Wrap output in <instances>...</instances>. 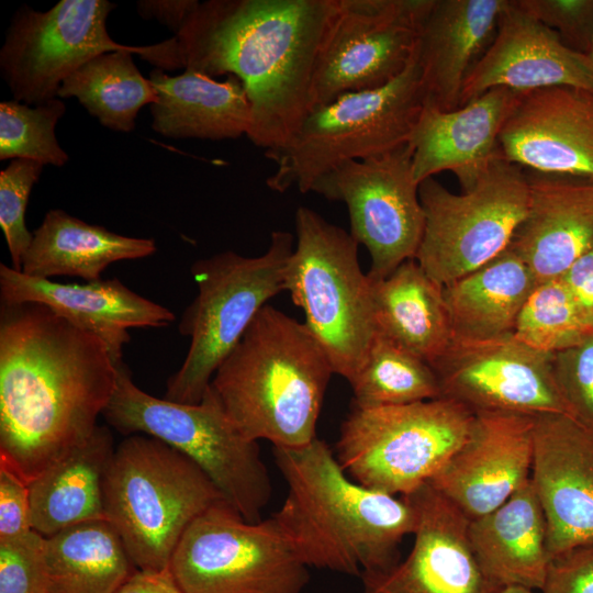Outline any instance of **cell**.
<instances>
[{"label": "cell", "mask_w": 593, "mask_h": 593, "mask_svg": "<svg viewBox=\"0 0 593 593\" xmlns=\"http://www.w3.org/2000/svg\"><path fill=\"white\" fill-rule=\"evenodd\" d=\"M107 345L49 307L0 305V462L27 484L85 444L109 404Z\"/></svg>", "instance_id": "1"}, {"label": "cell", "mask_w": 593, "mask_h": 593, "mask_svg": "<svg viewBox=\"0 0 593 593\" xmlns=\"http://www.w3.org/2000/svg\"><path fill=\"white\" fill-rule=\"evenodd\" d=\"M337 0H206L177 35L181 66L237 77L250 104L247 138L282 148L312 110L311 83Z\"/></svg>", "instance_id": "2"}, {"label": "cell", "mask_w": 593, "mask_h": 593, "mask_svg": "<svg viewBox=\"0 0 593 593\" xmlns=\"http://www.w3.org/2000/svg\"><path fill=\"white\" fill-rule=\"evenodd\" d=\"M273 455L288 484L273 517L307 567L362 577L399 562L398 547L417 518L405 497L348 479L317 437L298 448L273 447Z\"/></svg>", "instance_id": "3"}, {"label": "cell", "mask_w": 593, "mask_h": 593, "mask_svg": "<svg viewBox=\"0 0 593 593\" xmlns=\"http://www.w3.org/2000/svg\"><path fill=\"white\" fill-rule=\"evenodd\" d=\"M329 359L305 323L267 304L215 371L211 387L250 440L298 448L316 438Z\"/></svg>", "instance_id": "4"}, {"label": "cell", "mask_w": 593, "mask_h": 593, "mask_svg": "<svg viewBox=\"0 0 593 593\" xmlns=\"http://www.w3.org/2000/svg\"><path fill=\"white\" fill-rule=\"evenodd\" d=\"M102 494L105 519L144 571L168 569L188 526L224 500L191 459L144 434L130 435L114 449Z\"/></svg>", "instance_id": "5"}, {"label": "cell", "mask_w": 593, "mask_h": 593, "mask_svg": "<svg viewBox=\"0 0 593 593\" xmlns=\"http://www.w3.org/2000/svg\"><path fill=\"white\" fill-rule=\"evenodd\" d=\"M102 415L124 435L144 434L174 447L209 477L246 521H260L272 494L269 473L257 441L238 429L211 385L199 403L159 399L139 389L121 360Z\"/></svg>", "instance_id": "6"}, {"label": "cell", "mask_w": 593, "mask_h": 593, "mask_svg": "<svg viewBox=\"0 0 593 593\" xmlns=\"http://www.w3.org/2000/svg\"><path fill=\"white\" fill-rule=\"evenodd\" d=\"M293 242L291 233L273 231L260 256L225 250L192 264L198 293L178 325L179 333L190 337V346L180 368L169 377L164 399L187 404L202 400L215 371L257 313L286 291Z\"/></svg>", "instance_id": "7"}, {"label": "cell", "mask_w": 593, "mask_h": 593, "mask_svg": "<svg viewBox=\"0 0 593 593\" xmlns=\"http://www.w3.org/2000/svg\"><path fill=\"white\" fill-rule=\"evenodd\" d=\"M425 102L414 55L388 85L347 92L314 108L282 148L267 152L275 171L269 189L311 192L314 182L337 166L390 152L409 142Z\"/></svg>", "instance_id": "8"}, {"label": "cell", "mask_w": 593, "mask_h": 593, "mask_svg": "<svg viewBox=\"0 0 593 593\" xmlns=\"http://www.w3.org/2000/svg\"><path fill=\"white\" fill-rule=\"evenodd\" d=\"M295 246L286 291L325 350L335 374L349 383L362 368L376 335L370 280L350 233L307 206L294 214Z\"/></svg>", "instance_id": "9"}, {"label": "cell", "mask_w": 593, "mask_h": 593, "mask_svg": "<svg viewBox=\"0 0 593 593\" xmlns=\"http://www.w3.org/2000/svg\"><path fill=\"white\" fill-rule=\"evenodd\" d=\"M474 413L447 398L358 407L343 421L336 458L354 481L402 496L429 482L466 440Z\"/></svg>", "instance_id": "10"}, {"label": "cell", "mask_w": 593, "mask_h": 593, "mask_svg": "<svg viewBox=\"0 0 593 593\" xmlns=\"http://www.w3.org/2000/svg\"><path fill=\"white\" fill-rule=\"evenodd\" d=\"M425 214L415 260L445 287L505 251L529 203L526 169L495 158L478 182L455 194L429 177L418 186Z\"/></svg>", "instance_id": "11"}, {"label": "cell", "mask_w": 593, "mask_h": 593, "mask_svg": "<svg viewBox=\"0 0 593 593\" xmlns=\"http://www.w3.org/2000/svg\"><path fill=\"white\" fill-rule=\"evenodd\" d=\"M307 568L273 515L251 523L224 500L188 526L168 567L182 593H300Z\"/></svg>", "instance_id": "12"}, {"label": "cell", "mask_w": 593, "mask_h": 593, "mask_svg": "<svg viewBox=\"0 0 593 593\" xmlns=\"http://www.w3.org/2000/svg\"><path fill=\"white\" fill-rule=\"evenodd\" d=\"M116 7L107 0H60L47 11L21 5L0 49V72L14 100L37 105L57 98L66 78L97 55L131 51L154 64L158 45L115 42L107 19Z\"/></svg>", "instance_id": "13"}, {"label": "cell", "mask_w": 593, "mask_h": 593, "mask_svg": "<svg viewBox=\"0 0 593 593\" xmlns=\"http://www.w3.org/2000/svg\"><path fill=\"white\" fill-rule=\"evenodd\" d=\"M433 0H337L316 57L312 109L383 87L411 61Z\"/></svg>", "instance_id": "14"}, {"label": "cell", "mask_w": 593, "mask_h": 593, "mask_svg": "<svg viewBox=\"0 0 593 593\" xmlns=\"http://www.w3.org/2000/svg\"><path fill=\"white\" fill-rule=\"evenodd\" d=\"M409 143L384 154L344 163L317 179L311 192L345 203L350 235L371 257V280L415 259L425 214L413 177Z\"/></svg>", "instance_id": "15"}, {"label": "cell", "mask_w": 593, "mask_h": 593, "mask_svg": "<svg viewBox=\"0 0 593 593\" xmlns=\"http://www.w3.org/2000/svg\"><path fill=\"white\" fill-rule=\"evenodd\" d=\"M430 366L441 398L455 400L473 413L572 416L556 383L552 354L532 348L513 335L451 343Z\"/></svg>", "instance_id": "16"}, {"label": "cell", "mask_w": 593, "mask_h": 593, "mask_svg": "<svg viewBox=\"0 0 593 593\" xmlns=\"http://www.w3.org/2000/svg\"><path fill=\"white\" fill-rule=\"evenodd\" d=\"M415 508L414 544L385 571L361 577L365 593H501L471 548L470 518L429 482L404 495Z\"/></svg>", "instance_id": "17"}, {"label": "cell", "mask_w": 593, "mask_h": 593, "mask_svg": "<svg viewBox=\"0 0 593 593\" xmlns=\"http://www.w3.org/2000/svg\"><path fill=\"white\" fill-rule=\"evenodd\" d=\"M527 170L593 184V91L557 86L521 92L499 137Z\"/></svg>", "instance_id": "18"}, {"label": "cell", "mask_w": 593, "mask_h": 593, "mask_svg": "<svg viewBox=\"0 0 593 593\" xmlns=\"http://www.w3.org/2000/svg\"><path fill=\"white\" fill-rule=\"evenodd\" d=\"M535 416L478 412L466 440L429 483L470 519L503 504L530 479Z\"/></svg>", "instance_id": "19"}, {"label": "cell", "mask_w": 593, "mask_h": 593, "mask_svg": "<svg viewBox=\"0 0 593 593\" xmlns=\"http://www.w3.org/2000/svg\"><path fill=\"white\" fill-rule=\"evenodd\" d=\"M532 482L550 560L593 540V432L566 414L535 416Z\"/></svg>", "instance_id": "20"}, {"label": "cell", "mask_w": 593, "mask_h": 593, "mask_svg": "<svg viewBox=\"0 0 593 593\" xmlns=\"http://www.w3.org/2000/svg\"><path fill=\"white\" fill-rule=\"evenodd\" d=\"M557 86L593 91L591 59L507 0L492 42L465 79L459 107L496 87L525 92Z\"/></svg>", "instance_id": "21"}, {"label": "cell", "mask_w": 593, "mask_h": 593, "mask_svg": "<svg viewBox=\"0 0 593 593\" xmlns=\"http://www.w3.org/2000/svg\"><path fill=\"white\" fill-rule=\"evenodd\" d=\"M519 94L496 87L451 111L424 103L407 142L413 149L414 180L419 184L451 171L462 191L473 188L501 156L500 133Z\"/></svg>", "instance_id": "22"}, {"label": "cell", "mask_w": 593, "mask_h": 593, "mask_svg": "<svg viewBox=\"0 0 593 593\" xmlns=\"http://www.w3.org/2000/svg\"><path fill=\"white\" fill-rule=\"evenodd\" d=\"M3 304L34 302L49 307L78 327L99 337L114 362L131 339V327H161L176 320L167 307L127 288L116 278L86 283H61L27 276L0 264Z\"/></svg>", "instance_id": "23"}, {"label": "cell", "mask_w": 593, "mask_h": 593, "mask_svg": "<svg viewBox=\"0 0 593 593\" xmlns=\"http://www.w3.org/2000/svg\"><path fill=\"white\" fill-rule=\"evenodd\" d=\"M526 175L528 209L508 248L538 284L560 278L593 246V184L533 170Z\"/></svg>", "instance_id": "24"}, {"label": "cell", "mask_w": 593, "mask_h": 593, "mask_svg": "<svg viewBox=\"0 0 593 593\" xmlns=\"http://www.w3.org/2000/svg\"><path fill=\"white\" fill-rule=\"evenodd\" d=\"M507 0H433L421 25L415 58L425 104L459 107L465 79L492 42Z\"/></svg>", "instance_id": "25"}, {"label": "cell", "mask_w": 593, "mask_h": 593, "mask_svg": "<svg viewBox=\"0 0 593 593\" xmlns=\"http://www.w3.org/2000/svg\"><path fill=\"white\" fill-rule=\"evenodd\" d=\"M468 534L480 567L494 583L541 589L550 558L546 519L532 479L495 510L470 519Z\"/></svg>", "instance_id": "26"}, {"label": "cell", "mask_w": 593, "mask_h": 593, "mask_svg": "<svg viewBox=\"0 0 593 593\" xmlns=\"http://www.w3.org/2000/svg\"><path fill=\"white\" fill-rule=\"evenodd\" d=\"M149 80L157 91L150 105L152 128L169 138L211 141L247 135L250 104L242 81L235 76L216 80L191 69L169 76L154 68Z\"/></svg>", "instance_id": "27"}, {"label": "cell", "mask_w": 593, "mask_h": 593, "mask_svg": "<svg viewBox=\"0 0 593 593\" xmlns=\"http://www.w3.org/2000/svg\"><path fill=\"white\" fill-rule=\"evenodd\" d=\"M369 280L376 333L429 365L449 348L452 331L444 288L415 259L384 279Z\"/></svg>", "instance_id": "28"}, {"label": "cell", "mask_w": 593, "mask_h": 593, "mask_svg": "<svg viewBox=\"0 0 593 593\" xmlns=\"http://www.w3.org/2000/svg\"><path fill=\"white\" fill-rule=\"evenodd\" d=\"M32 233L21 271L42 279L69 276L97 281L109 265L144 258L157 249L152 238L124 236L59 209L49 210Z\"/></svg>", "instance_id": "29"}, {"label": "cell", "mask_w": 593, "mask_h": 593, "mask_svg": "<svg viewBox=\"0 0 593 593\" xmlns=\"http://www.w3.org/2000/svg\"><path fill=\"white\" fill-rule=\"evenodd\" d=\"M537 282L510 248L479 269L443 287L452 343H480L513 335Z\"/></svg>", "instance_id": "30"}, {"label": "cell", "mask_w": 593, "mask_h": 593, "mask_svg": "<svg viewBox=\"0 0 593 593\" xmlns=\"http://www.w3.org/2000/svg\"><path fill=\"white\" fill-rule=\"evenodd\" d=\"M109 427L54 462L29 485L32 528L49 537L70 526L105 519L102 482L114 452Z\"/></svg>", "instance_id": "31"}, {"label": "cell", "mask_w": 593, "mask_h": 593, "mask_svg": "<svg viewBox=\"0 0 593 593\" xmlns=\"http://www.w3.org/2000/svg\"><path fill=\"white\" fill-rule=\"evenodd\" d=\"M45 560L48 593H115L137 570L107 519L46 537Z\"/></svg>", "instance_id": "32"}, {"label": "cell", "mask_w": 593, "mask_h": 593, "mask_svg": "<svg viewBox=\"0 0 593 593\" xmlns=\"http://www.w3.org/2000/svg\"><path fill=\"white\" fill-rule=\"evenodd\" d=\"M134 54L114 51L97 55L64 80L57 98H76L107 128L133 131L139 110L157 100L154 85L135 65Z\"/></svg>", "instance_id": "33"}, {"label": "cell", "mask_w": 593, "mask_h": 593, "mask_svg": "<svg viewBox=\"0 0 593 593\" xmlns=\"http://www.w3.org/2000/svg\"><path fill=\"white\" fill-rule=\"evenodd\" d=\"M349 384L353 405L358 407L403 405L441 398L432 366L378 333L362 368Z\"/></svg>", "instance_id": "34"}, {"label": "cell", "mask_w": 593, "mask_h": 593, "mask_svg": "<svg viewBox=\"0 0 593 593\" xmlns=\"http://www.w3.org/2000/svg\"><path fill=\"white\" fill-rule=\"evenodd\" d=\"M591 332L558 278L536 284L521 310L513 336L532 348L555 354Z\"/></svg>", "instance_id": "35"}, {"label": "cell", "mask_w": 593, "mask_h": 593, "mask_svg": "<svg viewBox=\"0 0 593 593\" xmlns=\"http://www.w3.org/2000/svg\"><path fill=\"white\" fill-rule=\"evenodd\" d=\"M66 112L63 99L29 105L18 100L0 103V159H30L61 167L68 154L60 147L55 127Z\"/></svg>", "instance_id": "36"}, {"label": "cell", "mask_w": 593, "mask_h": 593, "mask_svg": "<svg viewBox=\"0 0 593 593\" xmlns=\"http://www.w3.org/2000/svg\"><path fill=\"white\" fill-rule=\"evenodd\" d=\"M44 165L30 159H12L0 172V226L12 268L21 271L22 259L33 237L25 224V210L33 186Z\"/></svg>", "instance_id": "37"}, {"label": "cell", "mask_w": 593, "mask_h": 593, "mask_svg": "<svg viewBox=\"0 0 593 593\" xmlns=\"http://www.w3.org/2000/svg\"><path fill=\"white\" fill-rule=\"evenodd\" d=\"M552 370L571 415L593 432V332L552 354Z\"/></svg>", "instance_id": "38"}, {"label": "cell", "mask_w": 593, "mask_h": 593, "mask_svg": "<svg viewBox=\"0 0 593 593\" xmlns=\"http://www.w3.org/2000/svg\"><path fill=\"white\" fill-rule=\"evenodd\" d=\"M45 540L34 529L0 540V593H48Z\"/></svg>", "instance_id": "39"}, {"label": "cell", "mask_w": 593, "mask_h": 593, "mask_svg": "<svg viewBox=\"0 0 593 593\" xmlns=\"http://www.w3.org/2000/svg\"><path fill=\"white\" fill-rule=\"evenodd\" d=\"M555 31L570 49L588 55L593 41V0H515Z\"/></svg>", "instance_id": "40"}, {"label": "cell", "mask_w": 593, "mask_h": 593, "mask_svg": "<svg viewBox=\"0 0 593 593\" xmlns=\"http://www.w3.org/2000/svg\"><path fill=\"white\" fill-rule=\"evenodd\" d=\"M540 591L541 593H593V540L552 558Z\"/></svg>", "instance_id": "41"}, {"label": "cell", "mask_w": 593, "mask_h": 593, "mask_svg": "<svg viewBox=\"0 0 593 593\" xmlns=\"http://www.w3.org/2000/svg\"><path fill=\"white\" fill-rule=\"evenodd\" d=\"M32 529L29 485L0 462V540Z\"/></svg>", "instance_id": "42"}, {"label": "cell", "mask_w": 593, "mask_h": 593, "mask_svg": "<svg viewBox=\"0 0 593 593\" xmlns=\"http://www.w3.org/2000/svg\"><path fill=\"white\" fill-rule=\"evenodd\" d=\"M560 279L583 320L593 328V246L583 253Z\"/></svg>", "instance_id": "43"}, {"label": "cell", "mask_w": 593, "mask_h": 593, "mask_svg": "<svg viewBox=\"0 0 593 593\" xmlns=\"http://www.w3.org/2000/svg\"><path fill=\"white\" fill-rule=\"evenodd\" d=\"M198 3V0H141L136 9L143 19H154L177 35Z\"/></svg>", "instance_id": "44"}, {"label": "cell", "mask_w": 593, "mask_h": 593, "mask_svg": "<svg viewBox=\"0 0 593 593\" xmlns=\"http://www.w3.org/2000/svg\"><path fill=\"white\" fill-rule=\"evenodd\" d=\"M115 593H182L169 569L136 570Z\"/></svg>", "instance_id": "45"}, {"label": "cell", "mask_w": 593, "mask_h": 593, "mask_svg": "<svg viewBox=\"0 0 593 593\" xmlns=\"http://www.w3.org/2000/svg\"><path fill=\"white\" fill-rule=\"evenodd\" d=\"M501 593H533V590L524 586L513 585L504 588Z\"/></svg>", "instance_id": "46"}, {"label": "cell", "mask_w": 593, "mask_h": 593, "mask_svg": "<svg viewBox=\"0 0 593 593\" xmlns=\"http://www.w3.org/2000/svg\"><path fill=\"white\" fill-rule=\"evenodd\" d=\"M588 56H589V58L591 59V63H592V65H593V41H592V46H591V49H590Z\"/></svg>", "instance_id": "47"}]
</instances>
